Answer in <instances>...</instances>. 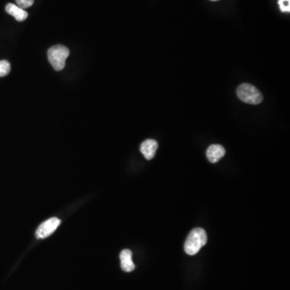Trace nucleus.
<instances>
[{
    "label": "nucleus",
    "mask_w": 290,
    "mask_h": 290,
    "mask_svg": "<svg viewBox=\"0 0 290 290\" xmlns=\"http://www.w3.org/2000/svg\"><path fill=\"white\" fill-rule=\"evenodd\" d=\"M212 1H217V0H212Z\"/></svg>",
    "instance_id": "nucleus-12"
},
{
    "label": "nucleus",
    "mask_w": 290,
    "mask_h": 290,
    "mask_svg": "<svg viewBox=\"0 0 290 290\" xmlns=\"http://www.w3.org/2000/svg\"><path fill=\"white\" fill-rule=\"evenodd\" d=\"M207 242V235L205 230L200 228H195L188 235L185 243V251L188 255L194 256L206 245Z\"/></svg>",
    "instance_id": "nucleus-1"
},
{
    "label": "nucleus",
    "mask_w": 290,
    "mask_h": 290,
    "mask_svg": "<svg viewBox=\"0 0 290 290\" xmlns=\"http://www.w3.org/2000/svg\"><path fill=\"white\" fill-rule=\"evenodd\" d=\"M6 12L12 15L17 21H24L28 18L29 14L25 9L19 8L17 5L13 4H7Z\"/></svg>",
    "instance_id": "nucleus-8"
},
{
    "label": "nucleus",
    "mask_w": 290,
    "mask_h": 290,
    "mask_svg": "<svg viewBox=\"0 0 290 290\" xmlns=\"http://www.w3.org/2000/svg\"><path fill=\"white\" fill-rule=\"evenodd\" d=\"M158 148V143L154 140H147L141 145V152L147 160H152L155 157Z\"/></svg>",
    "instance_id": "nucleus-6"
},
{
    "label": "nucleus",
    "mask_w": 290,
    "mask_h": 290,
    "mask_svg": "<svg viewBox=\"0 0 290 290\" xmlns=\"http://www.w3.org/2000/svg\"><path fill=\"white\" fill-rule=\"evenodd\" d=\"M122 270L127 273H130L135 270V264L132 261V252L128 249H124L120 253Z\"/></svg>",
    "instance_id": "nucleus-7"
},
{
    "label": "nucleus",
    "mask_w": 290,
    "mask_h": 290,
    "mask_svg": "<svg viewBox=\"0 0 290 290\" xmlns=\"http://www.w3.org/2000/svg\"><path fill=\"white\" fill-rule=\"evenodd\" d=\"M70 55L68 48L62 44L53 46L48 50V58L53 69L57 71H62L65 66V61Z\"/></svg>",
    "instance_id": "nucleus-2"
},
{
    "label": "nucleus",
    "mask_w": 290,
    "mask_h": 290,
    "mask_svg": "<svg viewBox=\"0 0 290 290\" xmlns=\"http://www.w3.org/2000/svg\"><path fill=\"white\" fill-rule=\"evenodd\" d=\"M18 6L22 9L30 8L32 4H34V0H15Z\"/></svg>",
    "instance_id": "nucleus-10"
},
{
    "label": "nucleus",
    "mask_w": 290,
    "mask_h": 290,
    "mask_svg": "<svg viewBox=\"0 0 290 290\" xmlns=\"http://www.w3.org/2000/svg\"><path fill=\"white\" fill-rule=\"evenodd\" d=\"M278 4L283 12H290V0H279Z\"/></svg>",
    "instance_id": "nucleus-11"
},
{
    "label": "nucleus",
    "mask_w": 290,
    "mask_h": 290,
    "mask_svg": "<svg viewBox=\"0 0 290 290\" xmlns=\"http://www.w3.org/2000/svg\"><path fill=\"white\" fill-rule=\"evenodd\" d=\"M237 95L241 101L249 104H260L263 101V95L260 91L249 83H243L238 87Z\"/></svg>",
    "instance_id": "nucleus-3"
},
{
    "label": "nucleus",
    "mask_w": 290,
    "mask_h": 290,
    "mask_svg": "<svg viewBox=\"0 0 290 290\" xmlns=\"http://www.w3.org/2000/svg\"><path fill=\"white\" fill-rule=\"evenodd\" d=\"M226 151L224 147L219 144H212L207 151V157L211 163H217L225 155Z\"/></svg>",
    "instance_id": "nucleus-5"
},
{
    "label": "nucleus",
    "mask_w": 290,
    "mask_h": 290,
    "mask_svg": "<svg viewBox=\"0 0 290 290\" xmlns=\"http://www.w3.org/2000/svg\"><path fill=\"white\" fill-rule=\"evenodd\" d=\"M60 224H61V220L57 218H52L47 220L46 222L40 224V227L36 230V238L44 239L50 236L55 232Z\"/></svg>",
    "instance_id": "nucleus-4"
},
{
    "label": "nucleus",
    "mask_w": 290,
    "mask_h": 290,
    "mask_svg": "<svg viewBox=\"0 0 290 290\" xmlns=\"http://www.w3.org/2000/svg\"><path fill=\"white\" fill-rule=\"evenodd\" d=\"M11 71V64L6 60L0 61V77L7 76Z\"/></svg>",
    "instance_id": "nucleus-9"
}]
</instances>
